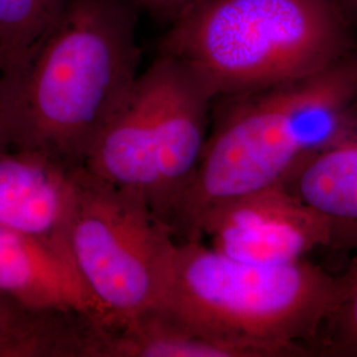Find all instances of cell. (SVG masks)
<instances>
[{
    "mask_svg": "<svg viewBox=\"0 0 357 357\" xmlns=\"http://www.w3.org/2000/svg\"><path fill=\"white\" fill-rule=\"evenodd\" d=\"M130 0H70L26 68L0 86V147L84 166L139 76Z\"/></svg>",
    "mask_w": 357,
    "mask_h": 357,
    "instance_id": "obj_1",
    "label": "cell"
},
{
    "mask_svg": "<svg viewBox=\"0 0 357 357\" xmlns=\"http://www.w3.org/2000/svg\"><path fill=\"white\" fill-rule=\"evenodd\" d=\"M357 115V50L320 72L213 103L204 151L165 217L178 243L231 199L282 184Z\"/></svg>",
    "mask_w": 357,
    "mask_h": 357,
    "instance_id": "obj_2",
    "label": "cell"
},
{
    "mask_svg": "<svg viewBox=\"0 0 357 357\" xmlns=\"http://www.w3.org/2000/svg\"><path fill=\"white\" fill-rule=\"evenodd\" d=\"M339 0H202L171 23L159 53L188 65L215 98L310 76L356 51Z\"/></svg>",
    "mask_w": 357,
    "mask_h": 357,
    "instance_id": "obj_3",
    "label": "cell"
},
{
    "mask_svg": "<svg viewBox=\"0 0 357 357\" xmlns=\"http://www.w3.org/2000/svg\"><path fill=\"white\" fill-rule=\"evenodd\" d=\"M339 289V275L306 259L257 265L203 241H183L162 308L192 331L237 345L250 357L311 356L310 344Z\"/></svg>",
    "mask_w": 357,
    "mask_h": 357,
    "instance_id": "obj_4",
    "label": "cell"
},
{
    "mask_svg": "<svg viewBox=\"0 0 357 357\" xmlns=\"http://www.w3.org/2000/svg\"><path fill=\"white\" fill-rule=\"evenodd\" d=\"M215 101L188 65L158 53L82 167L142 200L165 222L199 166Z\"/></svg>",
    "mask_w": 357,
    "mask_h": 357,
    "instance_id": "obj_5",
    "label": "cell"
},
{
    "mask_svg": "<svg viewBox=\"0 0 357 357\" xmlns=\"http://www.w3.org/2000/svg\"><path fill=\"white\" fill-rule=\"evenodd\" d=\"M176 246L150 206L81 167L66 248L102 312V324H121L165 306Z\"/></svg>",
    "mask_w": 357,
    "mask_h": 357,
    "instance_id": "obj_6",
    "label": "cell"
},
{
    "mask_svg": "<svg viewBox=\"0 0 357 357\" xmlns=\"http://www.w3.org/2000/svg\"><path fill=\"white\" fill-rule=\"evenodd\" d=\"M196 240L243 262L287 265L330 248L331 236L326 221L282 183L213 208Z\"/></svg>",
    "mask_w": 357,
    "mask_h": 357,
    "instance_id": "obj_7",
    "label": "cell"
},
{
    "mask_svg": "<svg viewBox=\"0 0 357 357\" xmlns=\"http://www.w3.org/2000/svg\"><path fill=\"white\" fill-rule=\"evenodd\" d=\"M81 167L38 151L0 147V227L45 243L69 261L66 237Z\"/></svg>",
    "mask_w": 357,
    "mask_h": 357,
    "instance_id": "obj_8",
    "label": "cell"
},
{
    "mask_svg": "<svg viewBox=\"0 0 357 357\" xmlns=\"http://www.w3.org/2000/svg\"><path fill=\"white\" fill-rule=\"evenodd\" d=\"M0 293L36 310L76 312L103 321L102 312L64 255L0 227Z\"/></svg>",
    "mask_w": 357,
    "mask_h": 357,
    "instance_id": "obj_9",
    "label": "cell"
},
{
    "mask_svg": "<svg viewBox=\"0 0 357 357\" xmlns=\"http://www.w3.org/2000/svg\"><path fill=\"white\" fill-rule=\"evenodd\" d=\"M283 184L326 221L330 248L357 253V115Z\"/></svg>",
    "mask_w": 357,
    "mask_h": 357,
    "instance_id": "obj_10",
    "label": "cell"
},
{
    "mask_svg": "<svg viewBox=\"0 0 357 357\" xmlns=\"http://www.w3.org/2000/svg\"><path fill=\"white\" fill-rule=\"evenodd\" d=\"M98 347L91 317L36 310L0 293V357H98Z\"/></svg>",
    "mask_w": 357,
    "mask_h": 357,
    "instance_id": "obj_11",
    "label": "cell"
},
{
    "mask_svg": "<svg viewBox=\"0 0 357 357\" xmlns=\"http://www.w3.org/2000/svg\"><path fill=\"white\" fill-rule=\"evenodd\" d=\"M70 0H0V86L15 81Z\"/></svg>",
    "mask_w": 357,
    "mask_h": 357,
    "instance_id": "obj_12",
    "label": "cell"
},
{
    "mask_svg": "<svg viewBox=\"0 0 357 357\" xmlns=\"http://www.w3.org/2000/svg\"><path fill=\"white\" fill-rule=\"evenodd\" d=\"M339 277V294L310 344L311 356L357 357V259Z\"/></svg>",
    "mask_w": 357,
    "mask_h": 357,
    "instance_id": "obj_13",
    "label": "cell"
},
{
    "mask_svg": "<svg viewBox=\"0 0 357 357\" xmlns=\"http://www.w3.org/2000/svg\"><path fill=\"white\" fill-rule=\"evenodd\" d=\"M131 3L139 4L156 15L165 16L171 22L176 20L178 16L187 13L195 4L202 0H130Z\"/></svg>",
    "mask_w": 357,
    "mask_h": 357,
    "instance_id": "obj_14",
    "label": "cell"
},
{
    "mask_svg": "<svg viewBox=\"0 0 357 357\" xmlns=\"http://www.w3.org/2000/svg\"><path fill=\"white\" fill-rule=\"evenodd\" d=\"M351 17H357V0H339Z\"/></svg>",
    "mask_w": 357,
    "mask_h": 357,
    "instance_id": "obj_15",
    "label": "cell"
}]
</instances>
